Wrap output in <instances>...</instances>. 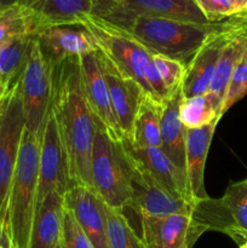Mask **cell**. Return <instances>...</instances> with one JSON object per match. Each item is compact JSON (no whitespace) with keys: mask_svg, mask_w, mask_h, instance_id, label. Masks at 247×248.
Listing matches in <instances>:
<instances>
[{"mask_svg":"<svg viewBox=\"0 0 247 248\" xmlns=\"http://www.w3.org/2000/svg\"><path fill=\"white\" fill-rule=\"evenodd\" d=\"M50 108L67 150L70 183L93 189L91 156L96 123L85 94L79 57L52 65Z\"/></svg>","mask_w":247,"mask_h":248,"instance_id":"obj_1","label":"cell"},{"mask_svg":"<svg viewBox=\"0 0 247 248\" xmlns=\"http://www.w3.org/2000/svg\"><path fill=\"white\" fill-rule=\"evenodd\" d=\"M39 153L40 137L24 127L4 220L12 248H29L38 194Z\"/></svg>","mask_w":247,"mask_h":248,"instance_id":"obj_2","label":"cell"},{"mask_svg":"<svg viewBox=\"0 0 247 248\" xmlns=\"http://www.w3.org/2000/svg\"><path fill=\"white\" fill-rule=\"evenodd\" d=\"M218 22L200 24L138 16L120 28L127 31L153 55L165 56L188 65Z\"/></svg>","mask_w":247,"mask_h":248,"instance_id":"obj_3","label":"cell"},{"mask_svg":"<svg viewBox=\"0 0 247 248\" xmlns=\"http://www.w3.org/2000/svg\"><path fill=\"white\" fill-rule=\"evenodd\" d=\"M81 23L92 34L98 50L135 80L147 96L155 99L147 81V70L152 64L154 55L127 31L104 18L89 15Z\"/></svg>","mask_w":247,"mask_h":248,"instance_id":"obj_4","label":"cell"},{"mask_svg":"<svg viewBox=\"0 0 247 248\" xmlns=\"http://www.w3.org/2000/svg\"><path fill=\"white\" fill-rule=\"evenodd\" d=\"M96 132L91 156L93 190L109 207L124 210L128 206L127 171L121 142L108 135L103 124L94 116Z\"/></svg>","mask_w":247,"mask_h":248,"instance_id":"obj_5","label":"cell"},{"mask_svg":"<svg viewBox=\"0 0 247 248\" xmlns=\"http://www.w3.org/2000/svg\"><path fill=\"white\" fill-rule=\"evenodd\" d=\"M121 147L130 191L127 207L135 210L139 218L194 212L198 205L196 201L181 198L167 190L127 152L123 142Z\"/></svg>","mask_w":247,"mask_h":248,"instance_id":"obj_6","label":"cell"},{"mask_svg":"<svg viewBox=\"0 0 247 248\" xmlns=\"http://www.w3.org/2000/svg\"><path fill=\"white\" fill-rule=\"evenodd\" d=\"M26 128L40 137L51 104L52 67L41 53L36 36L29 47L26 67L19 81Z\"/></svg>","mask_w":247,"mask_h":248,"instance_id":"obj_7","label":"cell"},{"mask_svg":"<svg viewBox=\"0 0 247 248\" xmlns=\"http://www.w3.org/2000/svg\"><path fill=\"white\" fill-rule=\"evenodd\" d=\"M24 120L19 84L0 101V216L5 220L10 186L16 169ZM5 224V223H4Z\"/></svg>","mask_w":247,"mask_h":248,"instance_id":"obj_8","label":"cell"},{"mask_svg":"<svg viewBox=\"0 0 247 248\" xmlns=\"http://www.w3.org/2000/svg\"><path fill=\"white\" fill-rule=\"evenodd\" d=\"M195 217L206 229L229 235L241 246L247 241V178L232 183L217 200L198 202Z\"/></svg>","mask_w":247,"mask_h":248,"instance_id":"obj_9","label":"cell"},{"mask_svg":"<svg viewBox=\"0 0 247 248\" xmlns=\"http://www.w3.org/2000/svg\"><path fill=\"white\" fill-rule=\"evenodd\" d=\"M70 186L72 183L67 150L61 138L57 121L50 108L40 135L36 203L40 202L51 191H57L64 196Z\"/></svg>","mask_w":247,"mask_h":248,"instance_id":"obj_10","label":"cell"},{"mask_svg":"<svg viewBox=\"0 0 247 248\" xmlns=\"http://www.w3.org/2000/svg\"><path fill=\"white\" fill-rule=\"evenodd\" d=\"M240 16L241 12L218 22L215 31L208 35L190 63L186 65L185 75L182 82L183 97L202 96L207 93L223 48L239 23Z\"/></svg>","mask_w":247,"mask_h":248,"instance_id":"obj_11","label":"cell"},{"mask_svg":"<svg viewBox=\"0 0 247 248\" xmlns=\"http://www.w3.org/2000/svg\"><path fill=\"white\" fill-rule=\"evenodd\" d=\"M140 228L145 248H193L199 237L207 232L194 212L142 217Z\"/></svg>","mask_w":247,"mask_h":248,"instance_id":"obj_12","label":"cell"},{"mask_svg":"<svg viewBox=\"0 0 247 248\" xmlns=\"http://www.w3.org/2000/svg\"><path fill=\"white\" fill-rule=\"evenodd\" d=\"M102 74L107 82L114 115L119 124L124 140H127L132 131L133 120L143 97L147 96L139 85L120 69L108 56L96 51Z\"/></svg>","mask_w":247,"mask_h":248,"instance_id":"obj_13","label":"cell"},{"mask_svg":"<svg viewBox=\"0 0 247 248\" xmlns=\"http://www.w3.org/2000/svg\"><path fill=\"white\" fill-rule=\"evenodd\" d=\"M138 16L211 23L193 0H123L103 18L120 27Z\"/></svg>","mask_w":247,"mask_h":248,"instance_id":"obj_14","label":"cell"},{"mask_svg":"<svg viewBox=\"0 0 247 248\" xmlns=\"http://www.w3.org/2000/svg\"><path fill=\"white\" fill-rule=\"evenodd\" d=\"M35 36L41 53L51 67L67 58L80 57L98 50L93 36L82 23L48 27Z\"/></svg>","mask_w":247,"mask_h":248,"instance_id":"obj_15","label":"cell"},{"mask_svg":"<svg viewBox=\"0 0 247 248\" xmlns=\"http://www.w3.org/2000/svg\"><path fill=\"white\" fill-rule=\"evenodd\" d=\"M64 205L72 211L94 248H108L106 202L93 189L72 184L64 194Z\"/></svg>","mask_w":247,"mask_h":248,"instance_id":"obj_16","label":"cell"},{"mask_svg":"<svg viewBox=\"0 0 247 248\" xmlns=\"http://www.w3.org/2000/svg\"><path fill=\"white\" fill-rule=\"evenodd\" d=\"M79 61L85 94L92 113L103 124L108 135L116 142H121L124 136L114 115L108 86L102 74L96 52L80 56Z\"/></svg>","mask_w":247,"mask_h":248,"instance_id":"obj_17","label":"cell"},{"mask_svg":"<svg viewBox=\"0 0 247 248\" xmlns=\"http://www.w3.org/2000/svg\"><path fill=\"white\" fill-rule=\"evenodd\" d=\"M123 144L127 152L167 190L181 198L195 201L189 191L185 171L173 164L161 148L135 147L126 140H123Z\"/></svg>","mask_w":247,"mask_h":248,"instance_id":"obj_18","label":"cell"},{"mask_svg":"<svg viewBox=\"0 0 247 248\" xmlns=\"http://www.w3.org/2000/svg\"><path fill=\"white\" fill-rule=\"evenodd\" d=\"M218 121H213L210 125L201 128H186L185 136V171L190 195L196 202L207 200V195L203 183V172L207 159L208 149L211 147L213 133Z\"/></svg>","mask_w":247,"mask_h":248,"instance_id":"obj_19","label":"cell"},{"mask_svg":"<svg viewBox=\"0 0 247 248\" xmlns=\"http://www.w3.org/2000/svg\"><path fill=\"white\" fill-rule=\"evenodd\" d=\"M64 196L51 191L36 203L29 248H62Z\"/></svg>","mask_w":247,"mask_h":248,"instance_id":"obj_20","label":"cell"},{"mask_svg":"<svg viewBox=\"0 0 247 248\" xmlns=\"http://www.w3.org/2000/svg\"><path fill=\"white\" fill-rule=\"evenodd\" d=\"M19 5L36 19L41 31L60 24L81 23L93 10V0H21Z\"/></svg>","mask_w":247,"mask_h":248,"instance_id":"obj_21","label":"cell"},{"mask_svg":"<svg viewBox=\"0 0 247 248\" xmlns=\"http://www.w3.org/2000/svg\"><path fill=\"white\" fill-rule=\"evenodd\" d=\"M182 87L170 94L161 103L160 132L161 149L173 164L184 170L185 164V136L186 128L179 119V106L182 101Z\"/></svg>","mask_w":247,"mask_h":248,"instance_id":"obj_22","label":"cell"},{"mask_svg":"<svg viewBox=\"0 0 247 248\" xmlns=\"http://www.w3.org/2000/svg\"><path fill=\"white\" fill-rule=\"evenodd\" d=\"M34 36H16L0 46V90L5 94L21 81Z\"/></svg>","mask_w":247,"mask_h":248,"instance_id":"obj_23","label":"cell"},{"mask_svg":"<svg viewBox=\"0 0 247 248\" xmlns=\"http://www.w3.org/2000/svg\"><path fill=\"white\" fill-rule=\"evenodd\" d=\"M160 114L161 103L149 96L143 97L133 120L131 135L126 140L135 147L161 148Z\"/></svg>","mask_w":247,"mask_h":248,"instance_id":"obj_24","label":"cell"},{"mask_svg":"<svg viewBox=\"0 0 247 248\" xmlns=\"http://www.w3.org/2000/svg\"><path fill=\"white\" fill-rule=\"evenodd\" d=\"M106 216L108 248H145L140 235L131 227L123 210L109 207L106 203Z\"/></svg>","mask_w":247,"mask_h":248,"instance_id":"obj_25","label":"cell"},{"mask_svg":"<svg viewBox=\"0 0 247 248\" xmlns=\"http://www.w3.org/2000/svg\"><path fill=\"white\" fill-rule=\"evenodd\" d=\"M40 26L21 5L0 12V46L21 35H38Z\"/></svg>","mask_w":247,"mask_h":248,"instance_id":"obj_26","label":"cell"},{"mask_svg":"<svg viewBox=\"0 0 247 248\" xmlns=\"http://www.w3.org/2000/svg\"><path fill=\"white\" fill-rule=\"evenodd\" d=\"M179 119L185 128H201L213 121H219L217 110L206 94L182 97L179 106Z\"/></svg>","mask_w":247,"mask_h":248,"instance_id":"obj_27","label":"cell"},{"mask_svg":"<svg viewBox=\"0 0 247 248\" xmlns=\"http://www.w3.org/2000/svg\"><path fill=\"white\" fill-rule=\"evenodd\" d=\"M247 94V48L237 62L234 72H232V79H230L229 86L227 89L224 101H223L222 116L234 106L236 102L244 98Z\"/></svg>","mask_w":247,"mask_h":248,"instance_id":"obj_28","label":"cell"},{"mask_svg":"<svg viewBox=\"0 0 247 248\" xmlns=\"http://www.w3.org/2000/svg\"><path fill=\"white\" fill-rule=\"evenodd\" d=\"M153 62H154L165 86L169 90L170 94L181 89L184 75H185V64H183L179 61L172 60V58L165 57L161 55L153 56Z\"/></svg>","mask_w":247,"mask_h":248,"instance_id":"obj_29","label":"cell"},{"mask_svg":"<svg viewBox=\"0 0 247 248\" xmlns=\"http://www.w3.org/2000/svg\"><path fill=\"white\" fill-rule=\"evenodd\" d=\"M62 248H94L72 211L64 205L62 227Z\"/></svg>","mask_w":247,"mask_h":248,"instance_id":"obj_30","label":"cell"},{"mask_svg":"<svg viewBox=\"0 0 247 248\" xmlns=\"http://www.w3.org/2000/svg\"><path fill=\"white\" fill-rule=\"evenodd\" d=\"M210 22H218L236 15L232 0H193Z\"/></svg>","mask_w":247,"mask_h":248,"instance_id":"obj_31","label":"cell"},{"mask_svg":"<svg viewBox=\"0 0 247 248\" xmlns=\"http://www.w3.org/2000/svg\"><path fill=\"white\" fill-rule=\"evenodd\" d=\"M123 0H96L93 4L92 14L98 17H106L113 9H115Z\"/></svg>","mask_w":247,"mask_h":248,"instance_id":"obj_32","label":"cell"},{"mask_svg":"<svg viewBox=\"0 0 247 248\" xmlns=\"http://www.w3.org/2000/svg\"><path fill=\"white\" fill-rule=\"evenodd\" d=\"M0 247L12 248L11 241H10L9 235H7L6 232V228H5L4 220H2L1 216H0Z\"/></svg>","mask_w":247,"mask_h":248,"instance_id":"obj_33","label":"cell"},{"mask_svg":"<svg viewBox=\"0 0 247 248\" xmlns=\"http://www.w3.org/2000/svg\"><path fill=\"white\" fill-rule=\"evenodd\" d=\"M19 2H21V0H0V12L11 9V7L18 5Z\"/></svg>","mask_w":247,"mask_h":248,"instance_id":"obj_34","label":"cell"},{"mask_svg":"<svg viewBox=\"0 0 247 248\" xmlns=\"http://www.w3.org/2000/svg\"><path fill=\"white\" fill-rule=\"evenodd\" d=\"M4 96H5V93H4V92L1 91V90H0V101H1L2 97H4Z\"/></svg>","mask_w":247,"mask_h":248,"instance_id":"obj_35","label":"cell"},{"mask_svg":"<svg viewBox=\"0 0 247 248\" xmlns=\"http://www.w3.org/2000/svg\"><path fill=\"white\" fill-rule=\"evenodd\" d=\"M240 248H247V241L245 242V244H242L241 246H240Z\"/></svg>","mask_w":247,"mask_h":248,"instance_id":"obj_36","label":"cell"},{"mask_svg":"<svg viewBox=\"0 0 247 248\" xmlns=\"http://www.w3.org/2000/svg\"><path fill=\"white\" fill-rule=\"evenodd\" d=\"M94 1H96V0H93V4H94Z\"/></svg>","mask_w":247,"mask_h":248,"instance_id":"obj_37","label":"cell"},{"mask_svg":"<svg viewBox=\"0 0 247 248\" xmlns=\"http://www.w3.org/2000/svg\"><path fill=\"white\" fill-rule=\"evenodd\" d=\"M0 248H2V247H0Z\"/></svg>","mask_w":247,"mask_h":248,"instance_id":"obj_38","label":"cell"}]
</instances>
